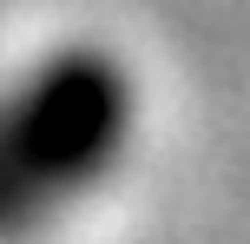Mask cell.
Listing matches in <instances>:
<instances>
[{"mask_svg":"<svg viewBox=\"0 0 250 244\" xmlns=\"http://www.w3.org/2000/svg\"><path fill=\"white\" fill-rule=\"evenodd\" d=\"M26 198H33V192H26V178L13 172L7 145H0V224H13V218H20V211H26Z\"/></svg>","mask_w":250,"mask_h":244,"instance_id":"2","label":"cell"},{"mask_svg":"<svg viewBox=\"0 0 250 244\" xmlns=\"http://www.w3.org/2000/svg\"><path fill=\"white\" fill-rule=\"evenodd\" d=\"M125 119H132L125 73L92 46H66L0 112V145L26 178V192H73L112 165Z\"/></svg>","mask_w":250,"mask_h":244,"instance_id":"1","label":"cell"}]
</instances>
